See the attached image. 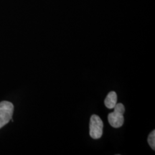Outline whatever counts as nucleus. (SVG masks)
<instances>
[{
    "instance_id": "nucleus-1",
    "label": "nucleus",
    "mask_w": 155,
    "mask_h": 155,
    "mask_svg": "<svg viewBox=\"0 0 155 155\" xmlns=\"http://www.w3.org/2000/svg\"><path fill=\"white\" fill-rule=\"evenodd\" d=\"M114 108V111L108 115V121L109 124L112 127L118 128L121 127L124 122V114L125 112V107L121 103L116 104Z\"/></svg>"
},
{
    "instance_id": "nucleus-2",
    "label": "nucleus",
    "mask_w": 155,
    "mask_h": 155,
    "mask_svg": "<svg viewBox=\"0 0 155 155\" xmlns=\"http://www.w3.org/2000/svg\"><path fill=\"white\" fill-rule=\"evenodd\" d=\"M14 105L12 103L3 101L0 102V129L7 125L12 119Z\"/></svg>"
},
{
    "instance_id": "nucleus-3",
    "label": "nucleus",
    "mask_w": 155,
    "mask_h": 155,
    "mask_svg": "<svg viewBox=\"0 0 155 155\" xmlns=\"http://www.w3.org/2000/svg\"><path fill=\"white\" fill-rule=\"evenodd\" d=\"M104 123L98 116L94 114L91 116L89 124V134L94 139H98L102 137Z\"/></svg>"
},
{
    "instance_id": "nucleus-4",
    "label": "nucleus",
    "mask_w": 155,
    "mask_h": 155,
    "mask_svg": "<svg viewBox=\"0 0 155 155\" xmlns=\"http://www.w3.org/2000/svg\"><path fill=\"white\" fill-rule=\"evenodd\" d=\"M117 104V95L115 91H111L108 93L107 96L106 97L105 101H104V104L106 108L112 109L115 107Z\"/></svg>"
},
{
    "instance_id": "nucleus-5",
    "label": "nucleus",
    "mask_w": 155,
    "mask_h": 155,
    "mask_svg": "<svg viewBox=\"0 0 155 155\" xmlns=\"http://www.w3.org/2000/svg\"><path fill=\"white\" fill-rule=\"evenodd\" d=\"M148 144H150L151 148L153 150H155V131L153 130L150 134L149 135L148 139H147Z\"/></svg>"
}]
</instances>
